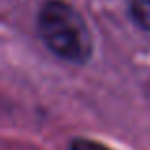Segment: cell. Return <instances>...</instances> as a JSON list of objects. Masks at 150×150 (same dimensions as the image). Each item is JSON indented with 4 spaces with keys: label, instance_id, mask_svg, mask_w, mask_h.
<instances>
[{
    "label": "cell",
    "instance_id": "cell-3",
    "mask_svg": "<svg viewBox=\"0 0 150 150\" xmlns=\"http://www.w3.org/2000/svg\"><path fill=\"white\" fill-rule=\"evenodd\" d=\"M70 150H110V148L89 139H76L70 143Z\"/></svg>",
    "mask_w": 150,
    "mask_h": 150
},
{
    "label": "cell",
    "instance_id": "cell-1",
    "mask_svg": "<svg viewBox=\"0 0 150 150\" xmlns=\"http://www.w3.org/2000/svg\"><path fill=\"white\" fill-rule=\"evenodd\" d=\"M40 34L51 51L72 63H84L91 53V36L74 8L61 0L44 4L38 17Z\"/></svg>",
    "mask_w": 150,
    "mask_h": 150
},
{
    "label": "cell",
    "instance_id": "cell-2",
    "mask_svg": "<svg viewBox=\"0 0 150 150\" xmlns=\"http://www.w3.org/2000/svg\"><path fill=\"white\" fill-rule=\"evenodd\" d=\"M131 15L144 30H150V0H131Z\"/></svg>",
    "mask_w": 150,
    "mask_h": 150
}]
</instances>
